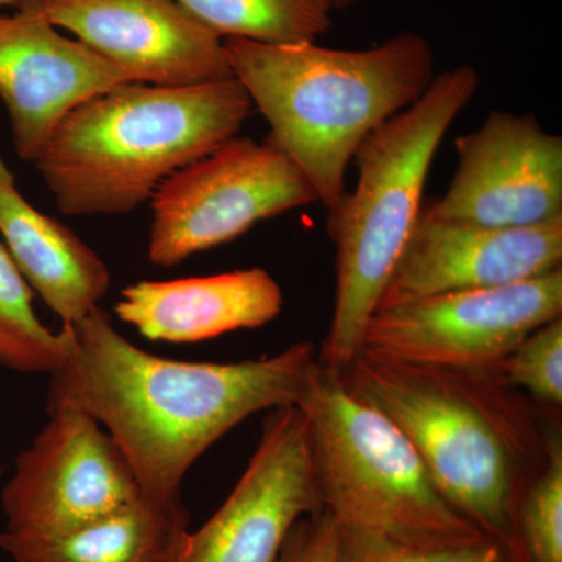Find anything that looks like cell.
<instances>
[{
  "label": "cell",
  "mask_w": 562,
  "mask_h": 562,
  "mask_svg": "<svg viewBox=\"0 0 562 562\" xmlns=\"http://www.w3.org/2000/svg\"><path fill=\"white\" fill-rule=\"evenodd\" d=\"M47 413L49 422L16 458L3 486L9 535H65L140 495L131 462L98 420L74 406Z\"/></svg>",
  "instance_id": "obj_9"
},
{
  "label": "cell",
  "mask_w": 562,
  "mask_h": 562,
  "mask_svg": "<svg viewBox=\"0 0 562 562\" xmlns=\"http://www.w3.org/2000/svg\"><path fill=\"white\" fill-rule=\"evenodd\" d=\"M190 535L181 498L155 501L140 494L117 512L79 530L46 538L0 535L13 562H179Z\"/></svg>",
  "instance_id": "obj_17"
},
{
  "label": "cell",
  "mask_w": 562,
  "mask_h": 562,
  "mask_svg": "<svg viewBox=\"0 0 562 562\" xmlns=\"http://www.w3.org/2000/svg\"><path fill=\"white\" fill-rule=\"evenodd\" d=\"M72 347L68 325L52 331L33 310V291L0 243V366L24 373H54Z\"/></svg>",
  "instance_id": "obj_19"
},
{
  "label": "cell",
  "mask_w": 562,
  "mask_h": 562,
  "mask_svg": "<svg viewBox=\"0 0 562 562\" xmlns=\"http://www.w3.org/2000/svg\"><path fill=\"white\" fill-rule=\"evenodd\" d=\"M222 40L314 43L331 27L333 0H177Z\"/></svg>",
  "instance_id": "obj_18"
},
{
  "label": "cell",
  "mask_w": 562,
  "mask_h": 562,
  "mask_svg": "<svg viewBox=\"0 0 562 562\" xmlns=\"http://www.w3.org/2000/svg\"><path fill=\"white\" fill-rule=\"evenodd\" d=\"M449 190L425 210L443 221L491 228L538 227L562 217V138L532 114L491 111L454 140Z\"/></svg>",
  "instance_id": "obj_10"
},
{
  "label": "cell",
  "mask_w": 562,
  "mask_h": 562,
  "mask_svg": "<svg viewBox=\"0 0 562 562\" xmlns=\"http://www.w3.org/2000/svg\"><path fill=\"white\" fill-rule=\"evenodd\" d=\"M224 47L233 79L271 127L269 143L297 166L327 211L346 194L347 169L362 143L438 76L431 44L413 32L364 50L241 38L224 40Z\"/></svg>",
  "instance_id": "obj_2"
},
{
  "label": "cell",
  "mask_w": 562,
  "mask_h": 562,
  "mask_svg": "<svg viewBox=\"0 0 562 562\" xmlns=\"http://www.w3.org/2000/svg\"><path fill=\"white\" fill-rule=\"evenodd\" d=\"M314 202L312 184L283 151L269 140L233 136L151 195L147 254L151 265L171 268Z\"/></svg>",
  "instance_id": "obj_7"
},
{
  "label": "cell",
  "mask_w": 562,
  "mask_h": 562,
  "mask_svg": "<svg viewBox=\"0 0 562 562\" xmlns=\"http://www.w3.org/2000/svg\"><path fill=\"white\" fill-rule=\"evenodd\" d=\"M0 473H2V471H0Z\"/></svg>",
  "instance_id": "obj_26"
},
{
  "label": "cell",
  "mask_w": 562,
  "mask_h": 562,
  "mask_svg": "<svg viewBox=\"0 0 562 562\" xmlns=\"http://www.w3.org/2000/svg\"><path fill=\"white\" fill-rule=\"evenodd\" d=\"M251 106L235 79L128 81L70 111L35 166L66 216L132 213L173 172L238 135Z\"/></svg>",
  "instance_id": "obj_3"
},
{
  "label": "cell",
  "mask_w": 562,
  "mask_h": 562,
  "mask_svg": "<svg viewBox=\"0 0 562 562\" xmlns=\"http://www.w3.org/2000/svg\"><path fill=\"white\" fill-rule=\"evenodd\" d=\"M562 314V271L509 286L450 292L375 310L362 350L452 371L497 369L517 344Z\"/></svg>",
  "instance_id": "obj_8"
},
{
  "label": "cell",
  "mask_w": 562,
  "mask_h": 562,
  "mask_svg": "<svg viewBox=\"0 0 562 562\" xmlns=\"http://www.w3.org/2000/svg\"><path fill=\"white\" fill-rule=\"evenodd\" d=\"M339 530L338 562H522L516 550L494 538L469 546L430 549L341 525Z\"/></svg>",
  "instance_id": "obj_21"
},
{
  "label": "cell",
  "mask_w": 562,
  "mask_h": 562,
  "mask_svg": "<svg viewBox=\"0 0 562 562\" xmlns=\"http://www.w3.org/2000/svg\"><path fill=\"white\" fill-rule=\"evenodd\" d=\"M16 10L0 14V99L18 157L35 165L70 111L131 80L40 11Z\"/></svg>",
  "instance_id": "obj_14"
},
{
  "label": "cell",
  "mask_w": 562,
  "mask_h": 562,
  "mask_svg": "<svg viewBox=\"0 0 562 562\" xmlns=\"http://www.w3.org/2000/svg\"><path fill=\"white\" fill-rule=\"evenodd\" d=\"M68 327L72 347L49 375L47 412L74 406L98 420L155 501L181 498L194 462L251 414L295 405L317 360L306 341L261 360H168L125 339L101 306Z\"/></svg>",
  "instance_id": "obj_1"
},
{
  "label": "cell",
  "mask_w": 562,
  "mask_h": 562,
  "mask_svg": "<svg viewBox=\"0 0 562 562\" xmlns=\"http://www.w3.org/2000/svg\"><path fill=\"white\" fill-rule=\"evenodd\" d=\"M503 382L524 387L549 405L562 403V319L558 317L517 344L497 366Z\"/></svg>",
  "instance_id": "obj_22"
},
{
  "label": "cell",
  "mask_w": 562,
  "mask_h": 562,
  "mask_svg": "<svg viewBox=\"0 0 562 562\" xmlns=\"http://www.w3.org/2000/svg\"><path fill=\"white\" fill-rule=\"evenodd\" d=\"M305 416L321 506L342 528L446 549L490 538L442 497L412 442L319 360L295 403Z\"/></svg>",
  "instance_id": "obj_6"
},
{
  "label": "cell",
  "mask_w": 562,
  "mask_h": 562,
  "mask_svg": "<svg viewBox=\"0 0 562 562\" xmlns=\"http://www.w3.org/2000/svg\"><path fill=\"white\" fill-rule=\"evenodd\" d=\"M319 508L305 416L295 405L271 409L241 479L190 531L179 562H276L292 527Z\"/></svg>",
  "instance_id": "obj_11"
},
{
  "label": "cell",
  "mask_w": 562,
  "mask_h": 562,
  "mask_svg": "<svg viewBox=\"0 0 562 562\" xmlns=\"http://www.w3.org/2000/svg\"><path fill=\"white\" fill-rule=\"evenodd\" d=\"M283 292L260 268L171 281H138L121 291L114 312L150 341H206L279 316Z\"/></svg>",
  "instance_id": "obj_15"
},
{
  "label": "cell",
  "mask_w": 562,
  "mask_h": 562,
  "mask_svg": "<svg viewBox=\"0 0 562 562\" xmlns=\"http://www.w3.org/2000/svg\"><path fill=\"white\" fill-rule=\"evenodd\" d=\"M476 373L361 350L341 375L412 442L442 497L484 535L517 552L520 462L530 457L532 438L494 394V384H480Z\"/></svg>",
  "instance_id": "obj_5"
},
{
  "label": "cell",
  "mask_w": 562,
  "mask_h": 562,
  "mask_svg": "<svg viewBox=\"0 0 562 562\" xmlns=\"http://www.w3.org/2000/svg\"><path fill=\"white\" fill-rule=\"evenodd\" d=\"M25 0H0V7H14V9H18V7L21 5V3H24Z\"/></svg>",
  "instance_id": "obj_25"
},
{
  "label": "cell",
  "mask_w": 562,
  "mask_h": 562,
  "mask_svg": "<svg viewBox=\"0 0 562 562\" xmlns=\"http://www.w3.org/2000/svg\"><path fill=\"white\" fill-rule=\"evenodd\" d=\"M333 2H335L336 10H347L360 0H333Z\"/></svg>",
  "instance_id": "obj_24"
},
{
  "label": "cell",
  "mask_w": 562,
  "mask_h": 562,
  "mask_svg": "<svg viewBox=\"0 0 562 562\" xmlns=\"http://www.w3.org/2000/svg\"><path fill=\"white\" fill-rule=\"evenodd\" d=\"M562 217L538 227L491 228L419 220L376 310L450 292L494 290L561 269Z\"/></svg>",
  "instance_id": "obj_13"
},
{
  "label": "cell",
  "mask_w": 562,
  "mask_h": 562,
  "mask_svg": "<svg viewBox=\"0 0 562 562\" xmlns=\"http://www.w3.org/2000/svg\"><path fill=\"white\" fill-rule=\"evenodd\" d=\"M0 235L21 276L63 325L83 319L109 291L111 276L102 258L60 221L36 210L2 158Z\"/></svg>",
  "instance_id": "obj_16"
},
{
  "label": "cell",
  "mask_w": 562,
  "mask_h": 562,
  "mask_svg": "<svg viewBox=\"0 0 562 562\" xmlns=\"http://www.w3.org/2000/svg\"><path fill=\"white\" fill-rule=\"evenodd\" d=\"M516 546L522 562H562V447H547L546 465L520 495Z\"/></svg>",
  "instance_id": "obj_20"
},
{
  "label": "cell",
  "mask_w": 562,
  "mask_h": 562,
  "mask_svg": "<svg viewBox=\"0 0 562 562\" xmlns=\"http://www.w3.org/2000/svg\"><path fill=\"white\" fill-rule=\"evenodd\" d=\"M339 535V524L321 506L292 527L276 562H338Z\"/></svg>",
  "instance_id": "obj_23"
},
{
  "label": "cell",
  "mask_w": 562,
  "mask_h": 562,
  "mask_svg": "<svg viewBox=\"0 0 562 562\" xmlns=\"http://www.w3.org/2000/svg\"><path fill=\"white\" fill-rule=\"evenodd\" d=\"M479 87L469 65L438 74L419 101L384 122L355 155L357 188L327 217L336 294L319 362L331 371L349 368L362 350L366 325L419 220L432 158Z\"/></svg>",
  "instance_id": "obj_4"
},
{
  "label": "cell",
  "mask_w": 562,
  "mask_h": 562,
  "mask_svg": "<svg viewBox=\"0 0 562 562\" xmlns=\"http://www.w3.org/2000/svg\"><path fill=\"white\" fill-rule=\"evenodd\" d=\"M131 81L191 87L233 79L224 40L177 0H25Z\"/></svg>",
  "instance_id": "obj_12"
}]
</instances>
